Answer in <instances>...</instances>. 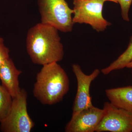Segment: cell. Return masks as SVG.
<instances>
[{
	"mask_svg": "<svg viewBox=\"0 0 132 132\" xmlns=\"http://www.w3.org/2000/svg\"><path fill=\"white\" fill-rule=\"evenodd\" d=\"M104 1H110L115 3H118L117 0H104Z\"/></svg>",
	"mask_w": 132,
	"mask_h": 132,
	"instance_id": "16",
	"label": "cell"
},
{
	"mask_svg": "<svg viewBox=\"0 0 132 132\" xmlns=\"http://www.w3.org/2000/svg\"><path fill=\"white\" fill-rule=\"evenodd\" d=\"M105 2L104 0H73L74 24H88L98 32L105 30L111 24L102 14Z\"/></svg>",
	"mask_w": 132,
	"mask_h": 132,
	"instance_id": "5",
	"label": "cell"
},
{
	"mask_svg": "<svg viewBox=\"0 0 132 132\" xmlns=\"http://www.w3.org/2000/svg\"><path fill=\"white\" fill-rule=\"evenodd\" d=\"M13 98L2 85H0V123L5 120L12 107Z\"/></svg>",
	"mask_w": 132,
	"mask_h": 132,
	"instance_id": "12",
	"label": "cell"
},
{
	"mask_svg": "<svg viewBox=\"0 0 132 132\" xmlns=\"http://www.w3.org/2000/svg\"><path fill=\"white\" fill-rule=\"evenodd\" d=\"M104 113L95 132L132 131V113L118 108L110 102L104 104Z\"/></svg>",
	"mask_w": 132,
	"mask_h": 132,
	"instance_id": "6",
	"label": "cell"
},
{
	"mask_svg": "<svg viewBox=\"0 0 132 132\" xmlns=\"http://www.w3.org/2000/svg\"><path fill=\"white\" fill-rule=\"evenodd\" d=\"M41 22L64 33L72 31L73 9L66 0H37Z\"/></svg>",
	"mask_w": 132,
	"mask_h": 132,
	"instance_id": "3",
	"label": "cell"
},
{
	"mask_svg": "<svg viewBox=\"0 0 132 132\" xmlns=\"http://www.w3.org/2000/svg\"><path fill=\"white\" fill-rule=\"evenodd\" d=\"M58 32L53 26L41 22L29 29L26 48L34 64L43 66L62 60L64 47Z\"/></svg>",
	"mask_w": 132,
	"mask_h": 132,
	"instance_id": "1",
	"label": "cell"
},
{
	"mask_svg": "<svg viewBox=\"0 0 132 132\" xmlns=\"http://www.w3.org/2000/svg\"><path fill=\"white\" fill-rule=\"evenodd\" d=\"M78 84L77 91L73 107L72 115L77 114L84 109L93 106L90 94L91 83L100 73V70L96 69L89 75L85 74L79 65L74 64L72 66Z\"/></svg>",
	"mask_w": 132,
	"mask_h": 132,
	"instance_id": "7",
	"label": "cell"
},
{
	"mask_svg": "<svg viewBox=\"0 0 132 132\" xmlns=\"http://www.w3.org/2000/svg\"><path fill=\"white\" fill-rule=\"evenodd\" d=\"M105 93L111 104L132 113V86L106 89Z\"/></svg>",
	"mask_w": 132,
	"mask_h": 132,
	"instance_id": "10",
	"label": "cell"
},
{
	"mask_svg": "<svg viewBox=\"0 0 132 132\" xmlns=\"http://www.w3.org/2000/svg\"><path fill=\"white\" fill-rule=\"evenodd\" d=\"M69 88L65 71L58 62H53L43 66L37 73L33 94L42 104L53 105L62 100Z\"/></svg>",
	"mask_w": 132,
	"mask_h": 132,
	"instance_id": "2",
	"label": "cell"
},
{
	"mask_svg": "<svg viewBox=\"0 0 132 132\" xmlns=\"http://www.w3.org/2000/svg\"><path fill=\"white\" fill-rule=\"evenodd\" d=\"M132 61V36L127 48L116 60L106 68L102 69L101 72L104 75H107L111 72L126 67Z\"/></svg>",
	"mask_w": 132,
	"mask_h": 132,
	"instance_id": "11",
	"label": "cell"
},
{
	"mask_svg": "<svg viewBox=\"0 0 132 132\" xmlns=\"http://www.w3.org/2000/svg\"><path fill=\"white\" fill-rule=\"evenodd\" d=\"M27 95L26 90L21 89L19 94L13 98L9 114L1 123V131H31L35 124L28 112Z\"/></svg>",
	"mask_w": 132,
	"mask_h": 132,
	"instance_id": "4",
	"label": "cell"
},
{
	"mask_svg": "<svg viewBox=\"0 0 132 132\" xmlns=\"http://www.w3.org/2000/svg\"><path fill=\"white\" fill-rule=\"evenodd\" d=\"M10 50L4 43V40L0 36V67L3 62L10 58Z\"/></svg>",
	"mask_w": 132,
	"mask_h": 132,
	"instance_id": "14",
	"label": "cell"
},
{
	"mask_svg": "<svg viewBox=\"0 0 132 132\" xmlns=\"http://www.w3.org/2000/svg\"><path fill=\"white\" fill-rule=\"evenodd\" d=\"M22 72L17 69L11 58L3 62L0 67V79L2 86L8 92L12 98L19 94L21 89L19 78Z\"/></svg>",
	"mask_w": 132,
	"mask_h": 132,
	"instance_id": "9",
	"label": "cell"
},
{
	"mask_svg": "<svg viewBox=\"0 0 132 132\" xmlns=\"http://www.w3.org/2000/svg\"><path fill=\"white\" fill-rule=\"evenodd\" d=\"M120 5L122 18L126 21H130L128 13L132 3V0H117Z\"/></svg>",
	"mask_w": 132,
	"mask_h": 132,
	"instance_id": "13",
	"label": "cell"
},
{
	"mask_svg": "<svg viewBox=\"0 0 132 132\" xmlns=\"http://www.w3.org/2000/svg\"><path fill=\"white\" fill-rule=\"evenodd\" d=\"M126 68H132V61L131 62H130L129 64H128Z\"/></svg>",
	"mask_w": 132,
	"mask_h": 132,
	"instance_id": "15",
	"label": "cell"
},
{
	"mask_svg": "<svg viewBox=\"0 0 132 132\" xmlns=\"http://www.w3.org/2000/svg\"><path fill=\"white\" fill-rule=\"evenodd\" d=\"M104 110L94 106L84 109L72 116L66 125V132H94L101 121Z\"/></svg>",
	"mask_w": 132,
	"mask_h": 132,
	"instance_id": "8",
	"label": "cell"
},
{
	"mask_svg": "<svg viewBox=\"0 0 132 132\" xmlns=\"http://www.w3.org/2000/svg\"><path fill=\"white\" fill-rule=\"evenodd\" d=\"M132 74V72H131Z\"/></svg>",
	"mask_w": 132,
	"mask_h": 132,
	"instance_id": "17",
	"label": "cell"
}]
</instances>
